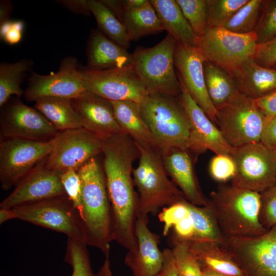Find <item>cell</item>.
Segmentation results:
<instances>
[{
    "label": "cell",
    "mask_w": 276,
    "mask_h": 276,
    "mask_svg": "<svg viewBox=\"0 0 276 276\" xmlns=\"http://www.w3.org/2000/svg\"><path fill=\"white\" fill-rule=\"evenodd\" d=\"M102 153L111 209L113 241L129 251H135V225L139 203L134 189L132 164L139 157L138 147L128 135L121 132L104 138Z\"/></svg>",
    "instance_id": "obj_1"
},
{
    "label": "cell",
    "mask_w": 276,
    "mask_h": 276,
    "mask_svg": "<svg viewBox=\"0 0 276 276\" xmlns=\"http://www.w3.org/2000/svg\"><path fill=\"white\" fill-rule=\"evenodd\" d=\"M82 188V222L84 242L104 254L113 241L112 213L105 177L94 157L78 171Z\"/></svg>",
    "instance_id": "obj_2"
},
{
    "label": "cell",
    "mask_w": 276,
    "mask_h": 276,
    "mask_svg": "<svg viewBox=\"0 0 276 276\" xmlns=\"http://www.w3.org/2000/svg\"><path fill=\"white\" fill-rule=\"evenodd\" d=\"M208 200V205L224 237H255L268 230L259 220V193L221 184L211 192Z\"/></svg>",
    "instance_id": "obj_3"
},
{
    "label": "cell",
    "mask_w": 276,
    "mask_h": 276,
    "mask_svg": "<svg viewBox=\"0 0 276 276\" xmlns=\"http://www.w3.org/2000/svg\"><path fill=\"white\" fill-rule=\"evenodd\" d=\"M136 144L140 152L139 162L133 169L132 176L139 192V214L155 215L160 208L186 199L180 190L169 178L160 150Z\"/></svg>",
    "instance_id": "obj_4"
},
{
    "label": "cell",
    "mask_w": 276,
    "mask_h": 276,
    "mask_svg": "<svg viewBox=\"0 0 276 276\" xmlns=\"http://www.w3.org/2000/svg\"><path fill=\"white\" fill-rule=\"evenodd\" d=\"M140 106L142 117L162 152L188 150L190 124L177 97L149 94Z\"/></svg>",
    "instance_id": "obj_5"
},
{
    "label": "cell",
    "mask_w": 276,
    "mask_h": 276,
    "mask_svg": "<svg viewBox=\"0 0 276 276\" xmlns=\"http://www.w3.org/2000/svg\"><path fill=\"white\" fill-rule=\"evenodd\" d=\"M177 41L169 34L150 48H139L133 55L132 67L148 94L177 97L181 86L174 67Z\"/></svg>",
    "instance_id": "obj_6"
},
{
    "label": "cell",
    "mask_w": 276,
    "mask_h": 276,
    "mask_svg": "<svg viewBox=\"0 0 276 276\" xmlns=\"http://www.w3.org/2000/svg\"><path fill=\"white\" fill-rule=\"evenodd\" d=\"M266 122L255 100L242 92L216 109V124L227 144L234 148L259 142Z\"/></svg>",
    "instance_id": "obj_7"
},
{
    "label": "cell",
    "mask_w": 276,
    "mask_h": 276,
    "mask_svg": "<svg viewBox=\"0 0 276 276\" xmlns=\"http://www.w3.org/2000/svg\"><path fill=\"white\" fill-rule=\"evenodd\" d=\"M257 43L254 32L239 34L224 28L208 27L198 38L197 47L205 61L230 74L253 57Z\"/></svg>",
    "instance_id": "obj_8"
},
{
    "label": "cell",
    "mask_w": 276,
    "mask_h": 276,
    "mask_svg": "<svg viewBox=\"0 0 276 276\" xmlns=\"http://www.w3.org/2000/svg\"><path fill=\"white\" fill-rule=\"evenodd\" d=\"M236 172L231 185L261 193L276 184V153L260 142L235 148Z\"/></svg>",
    "instance_id": "obj_9"
},
{
    "label": "cell",
    "mask_w": 276,
    "mask_h": 276,
    "mask_svg": "<svg viewBox=\"0 0 276 276\" xmlns=\"http://www.w3.org/2000/svg\"><path fill=\"white\" fill-rule=\"evenodd\" d=\"M221 247L245 276H276V225L257 236L224 237Z\"/></svg>",
    "instance_id": "obj_10"
},
{
    "label": "cell",
    "mask_w": 276,
    "mask_h": 276,
    "mask_svg": "<svg viewBox=\"0 0 276 276\" xmlns=\"http://www.w3.org/2000/svg\"><path fill=\"white\" fill-rule=\"evenodd\" d=\"M12 210L15 219L63 233L68 238L84 243L80 217L66 195Z\"/></svg>",
    "instance_id": "obj_11"
},
{
    "label": "cell",
    "mask_w": 276,
    "mask_h": 276,
    "mask_svg": "<svg viewBox=\"0 0 276 276\" xmlns=\"http://www.w3.org/2000/svg\"><path fill=\"white\" fill-rule=\"evenodd\" d=\"M103 139L83 127L58 131L45 158L46 166L60 174L71 169L78 171L102 152Z\"/></svg>",
    "instance_id": "obj_12"
},
{
    "label": "cell",
    "mask_w": 276,
    "mask_h": 276,
    "mask_svg": "<svg viewBox=\"0 0 276 276\" xmlns=\"http://www.w3.org/2000/svg\"><path fill=\"white\" fill-rule=\"evenodd\" d=\"M53 139L48 141L1 139L0 182L2 189L8 190L16 186L38 163L46 158L52 150Z\"/></svg>",
    "instance_id": "obj_13"
},
{
    "label": "cell",
    "mask_w": 276,
    "mask_h": 276,
    "mask_svg": "<svg viewBox=\"0 0 276 276\" xmlns=\"http://www.w3.org/2000/svg\"><path fill=\"white\" fill-rule=\"evenodd\" d=\"M81 70L85 90L108 101L141 104L149 95L132 66Z\"/></svg>",
    "instance_id": "obj_14"
},
{
    "label": "cell",
    "mask_w": 276,
    "mask_h": 276,
    "mask_svg": "<svg viewBox=\"0 0 276 276\" xmlns=\"http://www.w3.org/2000/svg\"><path fill=\"white\" fill-rule=\"evenodd\" d=\"M85 91L77 60L68 56L62 60L56 73L44 75L32 72L24 95L26 100L31 102L45 98L72 100Z\"/></svg>",
    "instance_id": "obj_15"
},
{
    "label": "cell",
    "mask_w": 276,
    "mask_h": 276,
    "mask_svg": "<svg viewBox=\"0 0 276 276\" xmlns=\"http://www.w3.org/2000/svg\"><path fill=\"white\" fill-rule=\"evenodd\" d=\"M1 139H19L34 141L52 140L58 131L36 108L20 100H10L2 107Z\"/></svg>",
    "instance_id": "obj_16"
},
{
    "label": "cell",
    "mask_w": 276,
    "mask_h": 276,
    "mask_svg": "<svg viewBox=\"0 0 276 276\" xmlns=\"http://www.w3.org/2000/svg\"><path fill=\"white\" fill-rule=\"evenodd\" d=\"M178 78L181 93L177 98L190 124L188 150L195 159L208 150L216 154L230 156L235 148L227 144L218 128L193 99L178 76Z\"/></svg>",
    "instance_id": "obj_17"
},
{
    "label": "cell",
    "mask_w": 276,
    "mask_h": 276,
    "mask_svg": "<svg viewBox=\"0 0 276 276\" xmlns=\"http://www.w3.org/2000/svg\"><path fill=\"white\" fill-rule=\"evenodd\" d=\"M45 158L38 163L16 186L0 204V208L12 209L66 195L61 174L49 169Z\"/></svg>",
    "instance_id": "obj_18"
},
{
    "label": "cell",
    "mask_w": 276,
    "mask_h": 276,
    "mask_svg": "<svg viewBox=\"0 0 276 276\" xmlns=\"http://www.w3.org/2000/svg\"><path fill=\"white\" fill-rule=\"evenodd\" d=\"M205 60L198 47L176 42L175 66L189 94L216 125V109L208 95L204 75Z\"/></svg>",
    "instance_id": "obj_19"
},
{
    "label": "cell",
    "mask_w": 276,
    "mask_h": 276,
    "mask_svg": "<svg viewBox=\"0 0 276 276\" xmlns=\"http://www.w3.org/2000/svg\"><path fill=\"white\" fill-rule=\"evenodd\" d=\"M148 216L139 215L135 225L137 247L128 251L124 263L133 276H156L164 262V254L159 248V236L148 227Z\"/></svg>",
    "instance_id": "obj_20"
},
{
    "label": "cell",
    "mask_w": 276,
    "mask_h": 276,
    "mask_svg": "<svg viewBox=\"0 0 276 276\" xmlns=\"http://www.w3.org/2000/svg\"><path fill=\"white\" fill-rule=\"evenodd\" d=\"M71 101L84 128L103 139L123 132L111 101L86 90Z\"/></svg>",
    "instance_id": "obj_21"
},
{
    "label": "cell",
    "mask_w": 276,
    "mask_h": 276,
    "mask_svg": "<svg viewBox=\"0 0 276 276\" xmlns=\"http://www.w3.org/2000/svg\"><path fill=\"white\" fill-rule=\"evenodd\" d=\"M162 153L168 175L180 190L186 199L200 206H206L208 199L202 193L194 167L195 158L187 150L172 149Z\"/></svg>",
    "instance_id": "obj_22"
},
{
    "label": "cell",
    "mask_w": 276,
    "mask_h": 276,
    "mask_svg": "<svg viewBox=\"0 0 276 276\" xmlns=\"http://www.w3.org/2000/svg\"><path fill=\"white\" fill-rule=\"evenodd\" d=\"M87 68L104 70L132 66L133 55L99 30L90 35L87 47Z\"/></svg>",
    "instance_id": "obj_23"
},
{
    "label": "cell",
    "mask_w": 276,
    "mask_h": 276,
    "mask_svg": "<svg viewBox=\"0 0 276 276\" xmlns=\"http://www.w3.org/2000/svg\"><path fill=\"white\" fill-rule=\"evenodd\" d=\"M232 75L240 91L254 100L276 89V70L259 65L253 57L249 58Z\"/></svg>",
    "instance_id": "obj_24"
},
{
    "label": "cell",
    "mask_w": 276,
    "mask_h": 276,
    "mask_svg": "<svg viewBox=\"0 0 276 276\" xmlns=\"http://www.w3.org/2000/svg\"><path fill=\"white\" fill-rule=\"evenodd\" d=\"M163 27L177 42L197 47L198 38L176 0H150Z\"/></svg>",
    "instance_id": "obj_25"
},
{
    "label": "cell",
    "mask_w": 276,
    "mask_h": 276,
    "mask_svg": "<svg viewBox=\"0 0 276 276\" xmlns=\"http://www.w3.org/2000/svg\"><path fill=\"white\" fill-rule=\"evenodd\" d=\"M115 118L123 132L139 145L159 149L141 113L140 104L131 101H111Z\"/></svg>",
    "instance_id": "obj_26"
},
{
    "label": "cell",
    "mask_w": 276,
    "mask_h": 276,
    "mask_svg": "<svg viewBox=\"0 0 276 276\" xmlns=\"http://www.w3.org/2000/svg\"><path fill=\"white\" fill-rule=\"evenodd\" d=\"M187 242L201 269H209L229 276H245L230 254L218 244L206 241Z\"/></svg>",
    "instance_id": "obj_27"
},
{
    "label": "cell",
    "mask_w": 276,
    "mask_h": 276,
    "mask_svg": "<svg viewBox=\"0 0 276 276\" xmlns=\"http://www.w3.org/2000/svg\"><path fill=\"white\" fill-rule=\"evenodd\" d=\"M203 70L207 91L216 109L241 92L234 77L222 68L205 61Z\"/></svg>",
    "instance_id": "obj_28"
},
{
    "label": "cell",
    "mask_w": 276,
    "mask_h": 276,
    "mask_svg": "<svg viewBox=\"0 0 276 276\" xmlns=\"http://www.w3.org/2000/svg\"><path fill=\"white\" fill-rule=\"evenodd\" d=\"M34 107L58 131L83 127L81 118L70 99L42 98L35 102Z\"/></svg>",
    "instance_id": "obj_29"
},
{
    "label": "cell",
    "mask_w": 276,
    "mask_h": 276,
    "mask_svg": "<svg viewBox=\"0 0 276 276\" xmlns=\"http://www.w3.org/2000/svg\"><path fill=\"white\" fill-rule=\"evenodd\" d=\"M121 22L127 29L130 41L164 30L149 1L139 8L124 11Z\"/></svg>",
    "instance_id": "obj_30"
},
{
    "label": "cell",
    "mask_w": 276,
    "mask_h": 276,
    "mask_svg": "<svg viewBox=\"0 0 276 276\" xmlns=\"http://www.w3.org/2000/svg\"><path fill=\"white\" fill-rule=\"evenodd\" d=\"M34 62L30 59H22L13 63L0 64V106L2 107L11 96L20 98L25 91L21 84L27 73L31 71Z\"/></svg>",
    "instance_id": "obj_31"
},
{
    "label": "cell",
    "mask_w": 276,
    "mask_h": 276,
    "mask_svg": "<svg viewBox=\"0 0 276 276\" xmlns=\"http://www.w3.org/2000/svg\"><path fill=\"white\" fill-rule=\"evenodd\" d=\"M186 204L193 228V237L190 241H210L221 247L224 243V236L208 204L200 206L187 200Z\"/></svg>",
    "instance_id": "obj_32"
},
{
    "label": "cell",
    "mask_w": 276,
    "mask_h": 276,
    "mask_svg": "<svg viewBox=\"0 0 276 276\" xmlns=\"http://www.w3.org/2000/svg\"><path fill=\"white\" fill-rule=\"evenodd\" d=\"M88 4L99 28L110 40L127 49L130 40L125 25L101 1L88 0Z\"/></svg>",
    "instance_id": "obj_33"
},
{
    "label": "cell",
    "mask_w": 276,
    "mask_h": 276,
    "mask_svg": "<svg viewBox=\"0 0 276 276\" xmlns=\"http://www.w3.org/2000/svg\"><path fill=\"white\" fill-rule=\"evenodd\" d=\"M264 0H248L224 27L233 32L248 34L254 32L261 15Z\"/></svg>",
    "instance_id": "obj_34"
},
{
    "label": "cell",
    "mask_w": 276,
    "mask_h": 276,
    "mask_svg": "<svg viewBox=\"0 0 276 276\" xmlns=\"http://www.w3.org/2000/svg\"><path fill=\"white\" fill-rule=\"evenodd\" d=\"M181 10L198 37L208 27V0H176Z\"/></svg>",
    "instance_id": "obj_35"
},
{
    "label": "cell",
    "mask_w": 276,
    "mask_h": 276,
    "mask_svg": "<svg viewBox=\"0 0 276 276\" xmlns=\"http://www.w3.org/2000/svg\"><path fill=\"white\" fill-rule=\"evenodd\" d=\"M64 261L72 268L71 276H96L91 268L86 245L68 238Z\"/></svg>",
    "instance_id": "obj_36"
},
{
    "label": "cell",
    "mask_w": 276,
    "mask_h": 276,
    "mask_svg": "<svg viewBox=\"0 0 276 276\" xmlns=\"http://www.w3.org/2000/svg\"><path fill=\"white\" fill-rule=\"evenodd\" d=\"M248 0H208V27L224 28Z\"/></svg>",
    "instance_id": "obj_37"
},
{
    "label": "cell",
    "mask_w": 276,
    "mask_h": 276,
    "mask_svg": "<svg viewBox=\"0 0 276 276\" xmlns=\"http://www.w3.org/2000/svg\"><path fill=\"white\" fill-rule=\"evenodd\" d=\"M171 249L178 276H203L202 269L189 249L188 242L172 241Z\"/></svg>",
    "instance_id": "obj_38"
},
{
    "label": "cell",
    "mask_w": 276,
    "mask_h": 276,
    "mask_svg": "<svg viewBox=\"0 0 276 276\" xmlns=\"http://www.w3.org/2000/svg\"><path fill=\"white\" fill-rule=\"evenodd\" d=\"M254 32L257 44L276 37V0H264L261 15Z\"/></svg>",
    "instance_id": "obj_39"
},
{
    "label": "cell",
    "mask_w": 276,
    "mask_h": 276,
    "mask_svg": "<svg viewBox=\"0 0 276 276\" xmlns=\"http://www.w3.org/2000/svg\"><path fill=\"white\" fill-rule=\"evenodd\" d=\"M260 194L259 220L268 229L276 225V184Z\"/></svg>",
    "instance_id": "obj_40"
},
{
    "label": "cell",
    "mask_w": 276,
    "mask_h": 276,
    "mask_svg": "<svg viewBox=\"0 0 276 276\" xmlns=\"http://www.w3.org/2000/svg\"><path fill=\"white\" fill-rule=\"evenodd\" d=\"M61 182L66 194L80 219L82 212L81 181L77 171L69 170L61 174Z\"/></svg>",
    "instance_id": "obj_41"
},
{
    "label": "cell",
    "mask_w": 276,
    "mask_h": 276,
    "mask_svg": "<svg viewBox=\"0 0 276 276\" xmlns=\"http://www.w3.org/2000/svg\"><path fill=\"white\" fill-rule=\"evenodd\" d=\"M236 172V166L231 156L216 154L212 157L209 164V172L215 180L224 182L233 177Z\"/></svg>",
    "instance_id": "obj_42"
},
{
    "label": "cell",
    "mask_w": 276,
    "mask_h": 276,
    "mask_svg": "<svg viewBox=\"0 0 276 276\" xmlns=\"http://www.w3.org/2000/svg\"><path fill=\"white\" fill-rule=\"evenodd\" d=\"M186 201V199H184L179 202L165 207L158 214L159 221L164 223L163 234L164 236L169 234L174 225L189 215Z\"/></svg>",
    "instance_id": "obj_43"
},
{
    "label": "cell",
    "mask_w": 276,
    "mask_h": 276,
    "mask_svg": "<svg viewBox=\"0 0 276 276\" xmlns=\"http://www.w3.org/2000/svg\"><path fill=\"white\" fill-rule=\"evenodd\" d=\"M253 58L260 66L272 68L276 63V37L264 43L257 44Z\"/></svg>",
    "instance_id": "obj_44"
},
{
    "label": "cell",
    "mask_w": 276,
    "mask_h": 276,
    "mask_svg": "<svg viewBox=\"0 0 276 276\" xmlns=\"http://www.w3.org/2000/svg\"><path fill=\"white\" fill-rule=\"evenodd\" d=\"M24 23L21 20H8L0 25V37L6 43L13 45L22 39Z\"/></svg>",
    "instance_id": "obj_45"
},
{
    "label": "cell",
    "mask_w": 276,
    "mask_h": 276,
    "mask_svg": "<svg viewBox=\"0 0 276 276\" xmlns=\"http://www.w3.org/2000/svg\"><path fill=\"white\" fill-rule=\"evenodd\" d=\"M254 100L266 122L276 117V89Z\"/></svg>",
    "instance_id": "obj_46"
},
{
    "label": "cell",
    "mask_w": 276,
    "mask_h": 276,
    "mask_svg": "<svg viewBox=\"0 0 276 276\" xmlns=\"http://www.w3.org/2000/svg\"><path fill=\"white\" fill-rule=\"evenodd\" d=\"M260 142L267 148H276V117L267 121L263 129Z\"/></svg>",
    "instance_id": "obj_47"
},
{
    "label": "cell",
    "mask_w": 276,
    "mask_h": 276,
    "mask_svg": "<svg viewBox=\"0 0 276 276\" xmlns=\"http://www.w3.org/2000/svg\"><path fill=\"white\" fill-rule=\"evenodd\" d=\"M56 2L69 11L78 14L88 16L91 13L88 0H61Z\"/></svg>",
    "instance_id": "obj_48"
},
{
    "label": "cell",
    "mask_w": 276,
    "mask_h": 276,
    "mask_svg": "<svg viewBox=\"0 0 276 276\" xmlns=\"http://www.w3.org/2000/svg\"><path fill=\"white\" fill-rule=\"evenodd\" d=\"M163 252L164 264L156 276H178L171 249L166 248Z\"/></svg>",
    "instance_id": "obj_49"
},
{
    "label": "cell",
    "mask_w": 276,
    "mask_h": 276,
    "mask_svg": "<svg viewBox=\"0 0 276 276\" xmlns=\"http://www.w3.org/2000/svg\"><path fill=\"white\" fill-rule=\"evenodd\" d=\"M13 6L8 0H2L0 2V25L9 20V17L13 10Z\"/></svg>",
    "instance_id": "obj_50"
},
{
    "label": "cell",
    "mask_w": 276,
    "mask_h": 276,
    "mask_svg": "<svg viewBox=\"0 0 276 276\" xmlns=\"http://www.w3.org/2000/svg\"><path fill=\"white\" fill-rule=\"evenodd\" d=\"M104 255L105 257L104 261L96 274V276H113L110 269L109 250L107 251Z\"/></svg>",
    "instance_id": "obj_51"
},
{
    "label": "cell",
    "mask_w": 276,
    "mask_h": 276,
    "mask_svg": "<svg viewBox=\"0 0 276 276\" xmlns=\"http://www.w3.org/2000/svg\"><path fill=\"white\" fill-rule=\"evenodd\" d=\"M147 0H124L121 1L124 11L139 8L147 3Z\"/></svg>",
    "instance_id": "obj_52"
},
{
    "label": "cell",
    "mask_w": 276,
    "mask_h": 276,
    "mask_svg": "<svg viewBox=\"0 0 276 276\" xmlns=\"http://www.w3.org/2000/svg\"><path fill=\"white\" fill-rule=\"evenodd\" d=\"M13 219H15V216L12 209L0 208L1 224Z\"/></svg>",
    "instance_id": "obj_53"
},
{
    "label": "cell",
    "mask_w": 276,
    "mask_h": 276,
    "mask_svg": "<svg viewBox=\"0 0 276 276\" xmlns=\"http://www.w3.org/2000/svg\"><path fill=\"white\" fill-rule=\"evenodd\" d=\"M203 276H229L206 268L202 269Z\"/></svg>",
    "instance_id": "obj_54"
},
{
    "label": "cell",
    "mask_w": 276,
    "mask_h": 276,
    "mask_svg": "<svg viewBox=\"0 0 276 276\" xmlns=\"http://www.w3.org/2000/svg\"><path fill=\"white\" fill-rule=\"evenodd\" d=\"M272 68H274V69H275V70H276V63H275V64L272 67Z\"/></svg>",
    "instance_id": "obj_55"
},
{
    "label": "cell",
    "mask_w": 276,
    "mask_h": 276,
    "mask_svg": "<svg viewBox=\"0 0 276 276\" xmlns=\"http://www.w3.org/2000/svg\"><path fill=\"white\" fill-rule=\"evenodd\" d=\"M274 151H275V153H276V148H275V149H274Z\"/></svg>",
    "instance_id": "obj_56"
}]
</instances>
